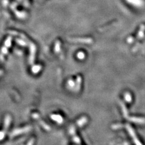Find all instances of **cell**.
<instances>
[{
  "label": "cell",
  "instance_id": "277c9868",
  "mask_svg": "<svg viewBox=\"0 0 145 145\" xmlns=\"http://www.w3.org/2000/svg\"><path fill=\"white\" fill-rule=\"evenodd\" d=\"M70 42H78V43L82 44H91L93 41L90 38H68L67 39Z\"/></svg>",
  "mask_w": 145,
  "mask_h": 145
},
{
  "label": "cell",
  "instance_id": "7c38bea8",
  "mask_svg": "<svg viewBox=\"0 0 145 145\" xmlns=\"http://www.w3.org/2000/svg\"><path fill=\"white\" fill-rule=\"evenodd\" d=\"M67 86L68 88L72 89L73 88L76 87V82L72 79H69L67 82Z\"/></svg>",
  "mask_w": 145,
  "mask_h": 145
},
{
  "label": "cell",
  "instance_id": "4fadbf2b",
  "mask_svg": "<svg viewBox=\"0 0 145 145\" xmlns=\"http://www.w3.org/2000/svg\"><path fill=\"white\" fill-rule=\"evenodd\" d=\"M60 42L59 41H57L54 45V52L56 53H59L60 50Z\"/></svg>",
  "mask_w": 145,
  "mask_h": 145
},
{
  "label": "cell",
  "instance_id": "9a60e30c",
  "mask_svg": "<svg viewBox=\"0 0 145 145\" xmlns=\"http://www.w3.org/2000/svg\"><path fill=\"white\" fill-rule=\"evenodd\" d=\"M72 141H74V143H77V144L81 143V141H80V138H79V137L77 135L72 137Z\"/></svg>",
  "mask_w": 145,
  "mask_h": 145
},
{
  "label": "cell",
  "instance_id": "9c48e42d",
  "mask_svg": "<svg viewBox=\"0 0 145 145\" xmlns=\"http://www.w3.org/2000/svg\"><path fill=\"white\" fill-rule=\"evenodd\" d=\"M88 122V119L87 117L84 116L82 117L81 118L79 119L78 121H77V125L79 127H83L86 123Z\"/></svg>",
  "mask_w": 145,
  "mask_h": 145
},
{
  "label": "cell",
  "instance_id": "8992f818",
  "mask_svg": "<svg viewBox=\"0 0 145 145\" xmlns=\"http://www.w3.org/2000/svg\"><path fill=\"white\" fill-rule=\"evenodd\" d=\"M32 117H33V119H36L38 121V122L40 123V125H41V126L45 129V130H46L47 131H50L51 129L50 127L46 123V122H44L42 119H41V117H40L39 114L33 113V114H32Z\"/></svg>",
  "mask_w": 145,
  "mask_h": 145
},
{
  "label": "cell",
  "instance_id": "ac0fdd59",
  "mask_svg": "<svg viewBox=\"0 0 145 145\" xmlns=\"http://www.w3.org/2000/svg\"><path fill=\"white\" fill-rule=\"evenodd\" d=\"M33 143H34V138H32L29 141H28L27 145H33Z\"/></svg>",
  "mask_w": 145,
  "mask_h": 145
},
{
  "label": "cell",
  "instance_id": "e0dca14e",
  "mask_svg": "<svg viewBox=\"0 0 145 145\" xmlns=\"http://www.w3.org/2000/svg\"><path fill=\"white\" fill-rule=\"evenodd\" d=\"M125 99L126 101H127L128 102H130L132 100L131 95L129 93V92H126L125 94Z\"/></svg>",
  "mask_w": 145,
  "mask_h": 145
},
{
  "label": "cell",
  "instance_id": "7a4b0ae2",
  "mask_svg": "<svg viewBox=\"0 0 145 145\" xmlns=\"http://www.w3.org/2000/svg\"><path fill=\"white\" fill-rule=\"evenodd\" d=\"M10 123H11V117H10V115H7L6 116L5 119H4V128L0 133V139H1V140H3L4 137H5L6 132L7 131L8 128H9V126H10Z\"/></svg>",
  "mask_w": 145,
  "mask_h": 145
},
{
  "label": "cell",
  "instance_id": "5bb4252c",
  "mask_svg": "<svg viewBox=\"0 0 145 145\" xmlns=\"http://www.w3.org/2000/svg\"><path fill=\"white\" fill-rule=\"evenodd\" d=\"M16 42H17L19 45H20V46H28V44H27V42H26L25 40H24L23 39H22V40H21V39H16Z\"/></svg>",
  "mask_w": 145,
  "mask_h": 145
},
{
  "label": "cell",
  "instance_id": "8fae6325",
  "mask_svg": "<svg viewBox=\"0 0 145 145\" xmlns=\"http://www.w3.org/2000/svg\"><path fill=\"white\" fill-rule=\"evenodd\" d=\"M41 66L40 65H33L32 68V71L33 74H37L38 72H40L41 70Z\"/></svg>",
  "mask_w": 145,
  "mask_h": 145
},
{
  "label": "cell",
  "instance_id": "6da1fadb",
  "mask_svg": "<svg viewBox=\"0 0 145 145\" xmlns=\"http://www.w3.org/2000/svg\"><path fill=\"white\" fill-rule=\"evenodd\" d=\"M24 40L28 43V44H29V50H30V56H29V59H28V62H29L30 64H33V62L34 61V58H35V54H36V46L31 42L28 39H27V38L25 37L24 38Z\"/></svg>",
  "mask_w": 145,
  "mask_h": 145
},
{
  "label": "cell",
  "instance_id": "3957f363",
  "mask_svg": "<svg viewBox=\"0 0 145 145\" xmlns=\"http://www.w3.org/2000/svg\"><path fill=\"white\" fill-rule=\"evenodd\" d=\"M12 38L11 36H9L6 39V41L4 42V46L1 49V59L2 61H3V59H4V55L7 54L8 52V48L11 46L12 44Z\"/></svg>",
  "mask_w": 145,
  "mask_h": 145
},
{
  "label": "cell",
  "instance_id": "2e32d148",
  "mask_svg": "<svg viewBox=\"0 0 145 145\" xmlns=\"http://www.w3.org/2000/svg\"><path fill=\"white\" fill-rule=\"evenodd\" d=\"M85 57V54H84V52H79V53H78V54H77V58L79 59H80V60H83V59H84Z\"/></svg>",
  "mask_w": 145,
  "mask_h": 145
},
{
  "label": "cell",
  "instance_id": "52a82bcc",
  "mask_svg": "<svg viewBox=\"0 0 145 145\" xmlns=\"http://www.w3.org/2000/svg\"><path fill=\"white\" fill-rule=\"evenodd\" d=\"M125 126L126 128V129H128V132H129V133L130 134V135H131L132 137L133 138V140H134V142H135L136 144H140V142L138 141V139L137 138L136 136H135V133H134V130L132 129V128L129 125H125Z\"/></svg>",
  "mask_w": 145,
  "mask_h": 145
},
{
  "label": "cell",
  "instance_id": "ba28073f",
  "mask_svg": "<svg viewBox=\"0 0 145 145\" xmlns=\"http://www.w3.org/2000/svg\"><path fill=\"white\" fill-rule=\"evenodd\" d=\"M50 118L52 119L53 120L55 121L59 124H61L64 122V119H63L62 117L59 114H52L50 115Z\"/></svg>",
  "mask_w": 145,
  "mask_h": 145
},
{
  "label": "cell",
  "instance_id": "5b68a950",
  "mask_svg": "<svg viewBox=\"0 0 145 145\" xmlns=\"http://www.w3.org/2000/svg\"><path fill=\"white\" fill-rule=\"evenodd\" d=\"M32 129V127L30 126H27L24 127V128H18V129H15L12 131V132L10 134L11 137H15L17 135H20V134H24V133L28 132L30 131V130Z\"/></svg>",
  "mask_w": 145,
  "mask_h": 145
},
{
  "label": "cell",
  "instance_id": "30bf717a",
  "mask_svg": "<svg viewBox=\"0 0 145 145\" xmlns=\"http://www.w3.org/2000/svg\"><path fill=\"white\" fill-rule=\"evenodd\" d=\"M82 84V78L80 76H78L76 78V91H79L81 87Z\"/></svg>",
  "mask_w": 145,
  "mask_h": 145
}]
</instances>
